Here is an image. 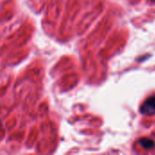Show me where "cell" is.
Here are the masks:
<instances>
[{
    "label": "cell",
    "mask_w": 155,
    "mask_h": 155,
    "mask_svg": "<svg viewBox=\"0 0 155 155\" xmlns=\"http://www.w3.org/2000/svg\"><path fill=\"white\" fill-rule=\"evenodd\" d=\"M140 144L144 148V149H153L154 147L155 143L148 138H143L140 140Z\"/></svg>",
    "instance_id": "cell-2"
},
{
    "label": "cell",
    "mask_w": 155,
    "mask_h": 155,
    "mask_svg": "<svg viewBox=\"0 0 155 155\" xmlns=\"http://www.w3.org/2000/svg\"><path fill=\"white\" fill-rule=\"evenodd\" d=\"M141 113L145 115H152L155 114V96L148 98L141 107Z\"/></svg>",
    "instance_id": "cell-1"
},
{
    "label": "cell",
    "mask_w": 155,
    "mask_h": 155,
    "mask_svg": "<svg viewBox=\"0 0 155 155\" xmlns=\"http://www.w3.org/2000/svg\"><path fill=\"white\" fill-rule=\"evenodd\" d=\"M151 1H153V2H155V0H151Z\"/></svg>",
    "instance_id": "cell-3"
}]
</instances>
